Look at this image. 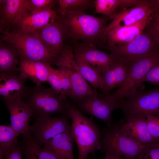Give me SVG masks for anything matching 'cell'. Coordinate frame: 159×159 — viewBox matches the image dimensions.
Listing matches in <instances>:
<instances>
[{
  "label": "cell",
  "instance_id": "cell-24",
  "mask_svg": "<svg viewBox=\"0 0 159 159\" xmlns=\"http://www.w3.org/2000/svg\"><path fill=\"white\" fill-rule=\"evenodd\" d=\"M23 137L19 146L26 159H63L52 150L38 145L31 133L23 135Z\"/></svg>",
  "mask_w": 159,
  "mask_h": 159
},
{
  "label": "cell",
  "instance_id": "cell-21",
  "mask_svg": "<svg viewBox=\"0 0 159 159\" xmlns=\"http://www.w3.org/2000/svg\"><path fill=\"white\" fill-rule=\"evenodd\" d=\"M0 27L13 24L18 18L31 11L29 0H0Z\"/></svg>",
  "mask_w": 159,
  "mask_h": 159
},
{
  "label": "cell",
  "instance_id": "cell-38",
  "mask_svg": "<svg viewBox=\"0 0 159 159\" xmlns=\"http://www.w3.org/2000/svg\"><path fill=\"white\" fill-rule=\"evenodd\" d=\"M155 11L159 13V0H152Z\"/></svg>",
  "mask_w": 159,
  "mask_h": 159
},
{
  "label": "cell",
  "instance_id": "cell-31",
  "mask_svg": "<svg viewBox=\"0 0 159 159\" xmlns=\"http://www.w3.org/2000/svg\"><path fill=\"white\" fill-rule=\"evenodd\" d=\"M145 29L151 34L159 47V13L155 11L152 14Z\"/></svg>",
  "mask_w": 159,
  "mask_h": 159
},
{
  "label": "cell",
  "instance_id": "cell-14",
  "mask_svg": "<svg viewBox=\"0 0 159 159\" xmlns=\"http://www.w3.org/2000/svg\"><path fill=\"white\" fill-rule=\"evenodd\" d=\"M57 19L56 11L51 9L26 14L17 19L13 24L16 29L33 33L52 24Z\"/></svg>",
  "mask_w": 159,
  "mask_h": 159
},
{
  "label": "cell",
  "instance_id": "cell-37",
  "mask_svg": "<svg viewBox=\"0 0 159 159\" xmlns=\"http://www.w3.org/2000/svg\"><path fill=\"white\" fill-rule=\"evenodd\" d=\"M105 153V155L104 159H128L110 152H106Z\"/></svg>",
  "mask_w": 159,
  "mask_h": 159
},
{
  "label": "cell",
  "instance_id": "cell-15",
  "mask_svg": "<svg viewBox=\"0 0 159 159\" xmlns=\"http://www.w3.org/2000/svg\"><path fill=\"white\" fill-rule=\"evenodd\" d=\"M131 63L117 58L111 65L100 72L103 85L100 90L105 96L115 88L120 86L126 80Z\"/></svg>",
  "mask_w": 159,
  "mask_h": 159
},
{
  "label": "cell",
  "instance_id": "cell-4",
  "mask_svg": "<svg viewBox=\"0 0 159 159\" xmlns=\"http://www.w3.org/2000/svg\"><path fill=\"white\" fill-rule=\"evenodd\" d=\"M22 100L30 107L34 117L59 113L69 117V103L51 88L41 84L27 88Z\"/></svg>",
  "mask_w": 159,
  "mask_h": 159
},
{
  "label": "cell",
  "instance_id": "cell-35",
  "mask_svg": "<svg viewBox=\"0 0 159 159\" xmlns=\"http://www.w3.org/2000/svg\"><path fill=\"white\" fill-rule=\"evenodd\" d=\"M143 82H148L153 85H159V60L147 72Z\"/></svg>",
  "mask_w": 159,
  "mask_h": 159
},
{
  "label": "cell",
  "instance_id": "cell-32",
  "mask_svg": "<svg viewBox=\"0 0 159 159\" xmlns=\"http://www.w3.org/2000/svg\"><path fill=\"white\" fill-rule=\"evenodd\" d=\"M137 159H159V145H151L144 147L137 155Z\"/></svg>",
  "mask_w": 159,
  "mask_h": 159
},
{
  "label": "cell",
  "instance_id": "cell-30",
  "mask_svg": "<svg viewBox=\"0 0 159 159\" xmlns=\"http://www.w3.org/2000/svg\"><path fill=\"white\" fill-rule=\"evenodd\" d=\"M60 15L67 11L85 12L95 9L94 1L91 0H59Z\"/></svg>",
  "mask_w": 159,
  "mask_h": 159
},
{
  "label": "cell",
  "instance_id": "cell-22",
  "mask_svg": "<svg viewBox=\"0 0 159 159\" xmlns=\"http://www.w3.org/2000/svg\"><path fill=\"white\" fill-rule=\"evenodd\" d=\"M49 64L43 62L20 59L19 68L20 71L19 76L25 80L29 79L36 85L47 82Z\"/></svg>",
  "mask_w": 159,
  "mask_h": 159
},
{
  "label": "cell",
  "instance_id": "cell-19",
  "mask_svg": "<svg viewBox=\"0 0 159 159\" xmlns=\"http://www.w3.org/2000/svg\"><path fill=\"white\" fill-rule=\"evenodd\" d=\"M25 80L16 74H0V95L4 102L22 99L27 89Z\"/></svg>",
  "mask_w": 159,
  "mask_h": 159
},
{
  "label": "cell",
  "instance_id": "cell-7",
  "mask_svg": "<svg viewBox=\"0 0 159 159\" xmlns=\"http://www.w3.org/2000/svg\"><path fill=\"white\" fill-rule=\"evenodd\" d=\"M54 64L58 69L65 72L69 77L71 85L69 97L74 101L77 102L86 97L98 94L82 76L71 48L67 47L63 49Z\"/></svg>",
  "mask_w": 159,
  "mask_h": 159
},
{
  "label": "cell",
  "instance_id": "cell-13",
  "mask_svg": "<svg viewBox=\"0 0 159 159\" xmlns=\"http://www.w3.org/2000/svg\"><path fill=\"white\" fill-rule=\"evenodd\" d=\"M98 94L86 97L76 102L82 111L102 120L107 124H111L112 113L118 105L107 99L100 97Z\"/></svg>",
  "mask_w": 159,
  "mask_h": 159
},
{
  "label": "cell",
  "instance_id": "cell-17",
  "mask_svg": "<svg viewBox=\"0 0 159 159\" xmlns=\"http://www.w3.org/2000/svg\"><path fill=\"white\" fill-rule=\"evenodd\" d=\"M5 103L10 114L11 126L19 135L30 133L29 121L33 113L27 104L21 99Z\"/></svg>",
  "mask_w": 159,
  "mask_h": 159
},
{
  "label": "cell",
  "instance_id": "cell-16",
  "mask_svg": "<svg viewBox=\"0 0 159 159\" xmlns=\"http://www.w3.org/2000/svg\"><path fill=\"white\" fill-rule=\"evenodd\" d=\"M74 54L100 72L111 65L117 59L111 53L100 51L95 45L84 42L76 46Z\"/></svg>",
  "mask_w": 159,
  "mask_h": 159
},
{
  "label": "cell",
  "instance_id": "cell-10",
  "mask_svg": "<svg viewBox=\"0 0 159 159\" xmlns=\"http://www.w3.org/2000/svg\"><path fill=\"white\" fill-rule=\"evenodd\" d=\"M69 118L63 115L58 117L49 115L35 117V122L30 126L29 131L35 143L42 147L57 135L71 129Z\"/></svg>",
  "mask_w": 159,
  "mask_h": 159
},
{
  "label": "cell",
  "instance_id": "cell-2",
  "mask_svg": "<svg viewBox=\"0 0 159 159\" xmlns=\"http://www.w3.org/2000/svg\"><path fill=\"white\" fill-rule=\"evenodd\" d=\"M69 117L72 120L71 133L78 148V159H86L90 154L100 150L102 132L93 122L92 116L87 117L69 103Z\"/></svg>",
  "mask_w": 159,
  "mask_h": 159
},
{
  "label": "cell",
  "instance_id": "cell-26",
  "mask_svg": "<svg viewBox=\"0 0 159 159\" xmlns=\"http://www.w3.org/2000/svg\"><path fill=\"white\" fill-rule=\"evenodd\" d=\"M49 72L47 82L51 88L57 92L63 100H66L69 97L71 90L70 79L66 73L63 71L52 68L49 65Z\"/></svg>",
  "mask_w": 159,
  "mask_h": 159
},
{
  "label": "cell",
  "instance_id": "cell-33",
  "mask_svg": "<svg viewBox=\"0 0 159 159\" xmlns=\"http://www.w3.org/2000/svg\"><path fill=\"white\" fill-rule=\"evenodd\" d=\"M146 120L150 134L159 142V118L155 115L148 114L146 115Z\"/></svg>",
  "mask_w": 159,
  "mask_h": 159
},
{
  "label": "cell",
  "instance_id": "cell-3",
  "mask_svg": "<svg viewBox=\"0 0 159 159\" xmlns=\"http://www.w3.org/2000/svg\"><path fill=\"white\" fill-rule=\"evenodd\" d=\"M2 41L13 46L17 50L20 59H25L51 64L58 55L50 51L34 33H27L15 29L11 32L1 29Z\"/></svg>",
  "mask_w": 159,
  "mask_h": 159
},
{
  "label": "cell",
  "instance_id": "cell-23",
  "mask_svg": "<svg viewBox=\"0 0 159 159\" xmlns=\"http://www.w3.org/2000/svg\"><path fill=\"white\" fill-rule=\"evenodd\" d=\"M74 141L70 129L52 138L42 147L52 150L63 159H74L73 150Z\"/></svg>",
  "mask_w": 159,
  "mask_h": 159
},
{
  "label": "cell",
  "instance_id": "cell-11",
  "mask_svg": "<svg viewBox=\"0 0 159 159\" xmlns=\"http://www.w3.org/2000/svg\"><path fill=\"white\" fill-rule=\"evenodd\" d=\"M155 11L152 0H147L144 3L123 9L115 15L102 30L101 34V42H104L107 34L113 28L135 24Z\"/></svg>",
  "mask_w": 159,
  "mask_h": 159
},
{
  "label": "cell",
  "instance_id": "cell-12",
  "mask_svg": "<svg viewBox=\"0 0 159 159\" xmlns=\"http://www.w3.org/2000/svg\"><path fill=\"white\" fill-rule=\"evenodd\" d=\"M146 116L130 115L125 116L119 123L122 131L130 138L144 145H159V142L152 137L147 127Z\"/></svg>",
  "mask_w": 159,
  "mask_h": 159
},
{
  "label": "cell",
  "instance_id": "cell-5",
  "mask_svg": "<svg viewBox=\"0 0 159 159\" xmlns=\"http://www.w3.org/2000/svg\"><path fill=\"white\" fill-rule=\"evenodd\" d=\"M159 60L158 49L131 63L128 75L123 83L113 93L102 98L118 105L119 102L141 86L146 74Z\"/></svg>",
  "mask_w": 159,
  "mask_h": 159
},
{
  "label": "cell",
  "instance_id": "cell-8",
  "mask_svg": "<svg viewBox=\"0 0 159 159\" xmlns=\"http://www.w3.org/2000/svg\"><path fill=\"white\" fill-rule=\"evenodd\" d=\"M107 49L116 58L132 63L159 49V47L145 29L130 42Z\"/></svg>",
  "mask_w": 159,
  "mask_h": 159
},
{
  "label": "cell",
  "instance_id": "cell-1",
  "mask_svg": "<svg viewBox=\"0 0 159 159\" xmlns=\"http://www.w3.org/2000/svg\"><path fill=\"white\" fill-rule=\"evenodd\" d=\"M64 36L71 40H81L92 44L101 42V34L110 20L108 17H98L85 12L67 11L58 19Z\"/></svg>",
  "mask_w": 159,
  "mask_h": 159
},
{
  "label": "cell",
  "instance_id": "cell-34",
  "mask_svg": "<svg viewBox=\"0 0 159 159\" xmlns=\"http://www.w3.org/2000/svg\"><path fill=\"white\" fill-rule=\"evenodd\" d=\"M31 11L34 13L51 9L55 4L56 1L54 0H29Z\"/></svg>",
  "mask_w": 159,
  "mask_h": 159
},
{
  "label": "cell",
  "instance_id": "cell-39",
  "mask_svg": "<svg viewBox=\"0 0 159 159\" xmlns=\"http://www.w3.org/2000/svg\"><path fill=\"white\" fill-rule=\"evenodd\" d=\"M155 116L159 118V113H158V114L157 115H156Z\"/></svg>",
  "mask_w": 159,
  "mask_h": 159
},
{
  "label": "cell",
  "instance_id": "cell-18",
  "mask_svg": "<svg viewBox=\"0 0 159 159\" xmlns=\"http://www.w3.org/2000/svg\"><path fill=\"white\" fill-rule=\"evenodd\" d=\"M151 14L133 25L117 26L110 30L105 38L104 42L107 44V48L125 44L133 40L147 26Z\"/></svg>",
  "mask_w": 159,
  "mask_h": 159
},
{
  "label": "cell",
  "instance_id": "cell-25",
  "mask_svg": "<svg viewBox=\"0 0 159 159\" xmlns=\"http://www.w3.org/2000/svg\"><path fill=\"white\" fill-rule=\"evenodd\" d=\"M94 2L95 13L108 17L110 20L123 9L138 4L136 0H95Z\"/></svg>",
  "mask_w": 159,
  "mask_h": 159
},
{
  "label": "cell",
  "instance_id": "cell-20",
  "mask_svg": "<svg viewBox=\"0 0 159 159\" xmlns=\"http://www.w3.org/2000/svg\"><path fill=\"white\" fill-rule=\"evenodd\" d=\"M34 33L39 37L45 46L56 55H58L63 49L64 33L58 19Z\"/></svg>",
  "mask_w": 159,
  "mask_h": 159
},
{
  "label": "cell",
  "instance_id": "cell-28",
  "mask_svg": "<svg viewBox=\"0 0 159 159\" xmlns=\"http://www.w3.org/2000/svg\"><path fill=\"white\" fill-rule=\"evenodd\" d=\"M74 57L82 77L91 84L95 90H100L102 86L103 80L100 71L80 58L74 55Z\"/></svg>",
  "mask_w": 159,
  "mask_h": 159
},
{
  "label": "cell",
  "instance_id": "cell-29",
  "mask_svg": "<svg viewBox=\"0 0 159 159\" xmlns=\"http://www.w3.org/2000/svg\"><path fill=\"white\" fill-rule=\"evenodd\" d=\"M19 135L10 125H0V159L19 145Z\"/></svg>",
  "mask_w": 159,
  "mask_h": 159
},
{
  "label": "cell",
  "instance_id": "cell-27",
  "mask_svg": "<svg viewBox=\"0 0 159 159\" xmlns=\"http://www.w3.org/2000/svg\"><path fill=\"white\" fill-rule=\"evenodd\" d=\"M19 54L12 46L0 44V74H14L19 68L17 66L19 63Z\"/></svg>",
  "mask_w": 159,
  "mask_h": 159
},
{
  "label": "cell",
  "instance_id": "cell-36",
  "mask_svg": "<svg viewBox=\"0 0 159 159\" xmlns=\"http://www.w3.org/2000/svg\"><path fill=\"white\" fill-rule=\"evenodd\" d=\"M22 153L19 145L7 154L2 159H23Z\"/></svg>",
  "mask_w": 159,
  "mask_h": 159
},
{
  "label": "cell",
  "instance_id": "cell-6",
  "mask_svg": "<svg viewBox=\"0 0 159 159\" xmlns=\"http://www.w3.org/2000/svg\"><path fill=\"white\" fill-rule=\"evenodd\" d=\"M101 144L102 152H110L128 159H135L146 146L129 138L122 131L118 123L111 124L103 130Z\"/></svg>",
  "mask_w": 159,
  "mask_h": 159
},
{
  "label": "cell",
  "instance_id": "cell-9",
  "mask_svg": "<svg viewBox=\"0 0 159 159\" xmlns=\"http://www.w3.org/2000/svg\"><path fill=\"white\" fill-rule=\"evenodd\" d=\"M125 116L156 115L159 113V88L146 92L136 90L118 103Z\"/></svg>",
  "mask_w": 159,
  "mask_h": 159
}]
</instances>
